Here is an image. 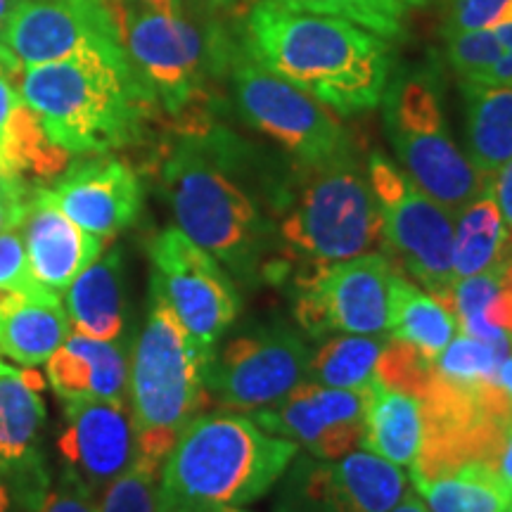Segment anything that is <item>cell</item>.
<instances>
[{
    "instance_id": "1",
    "label": "cell",
    "mask_w": 512,
    "mask_h": 512,
    "mask_svg": "<svg viewBox=\"0 0 512 512\" xmlns=\"http://www.w3.org/2000/svg\"><path fill=\"white\" fill-rule=\"evenodd\" d=\"M245 145L226 131L183 133L162 166V190L176 226L242 283L290 275L278 219L283 200L252 188Z\"/></svg>"
},
{
    "instance_id": "2",
    "label": "cell",
    "mask_w": 512,
    "mask_h": 512,
    "mask_svg": "<svg viewBox=\"0 0 512 512\" xmlns=\"http://www.w3.org/2000/svg\"><path fill=\"white\" fill-rule=\"evenodd\" d=\"M242 48L259 67L344 117L375 110L394 67L392 46L373 31L275 0L249 10Z\"/></svg>"
},
{
    "instance_id": "3",
    "label": "cell",
    "mask_w": 512,
    "mask_h": 512,
    "mask_svg": "<svg viewBox=\"0 0 512 512\" xmlns=\"http://www.w3.org/2000/svg\"><path fill=\"white\" fill-rule=\"evenodd\" d=\"M24 105L67 155H110L138 143L157 100L126 48L81 50L22 72Z\"/></svg>"
},
{
    "instance_id": "4",
    "label": "cell",
    "mask_w": 512,
    "mask_h": 512,
    "mask_svg": "<svg viewBox=\"0 0 512 512\" xmlns=\"http://www.w3.org/2000/svg\"><path fill=\"white\" fill-rule=\"evenodd\" d=\"M299 446L242 413L197 415L159 470L157 512H221L259 501Z\"/></svg>"
},
{
    "instance_id": "5",
    "label": "cell",
    "mask_w": 512,
    "mask_h": 512,
    "mask_svg": "<svg viewBox=\"0 0 512 512\" xmlns=\"http://www.w3.org/2000/svg\"><path fill=\"white\" fill-rule=\"evenodd\" d=\"M209 358L188 335L169 304L150 292V311L128 368V408L136 425L138 458L162 470L164 458L209 394Z\"/></svg>"
},
{
    "instance_id": "6",
    "label": "cell",
    "mask_w": 512,
    "mask_h": 512,
    "mask_svg": "<svg viewBox=\"0 0 512 512\" xmlns=\"http://www.w3.org/2000/svg\"><path fill=\"white\" fill-rule=\"evenodd\" d=\"M382 124L403 174L453 216L491 190L460 150L441 105L439 76L427 67H406L389 76L380 100Z\"/></svg>"
},
{
    "instance_id": "7",
    "label": "cell",
    "mask_w": 512,
    "mask_h": 512,
    "mask_svg": "<svg viewBox=\"0 0 512 512\" xmlns=\"http://www.w3.org/2000/svg\"><path fill=\"white\" fill-rule=\"evenodd\" d=\"M124 48L133 67L171 117L185 119L183 133L202 131L200 107L207 86L233 72L235 46L219 22L126 8Z\"/></svg>"
},
{
    "instance_id": "8",
    "label": "cell",
    "mask_w": 512,
    "mask_h": 512,
    "mask_svg": "<svg viewBox=\"0 0 512 512\" xmlns=\"http://www.w3.org/2000/svg\"><path fill=\"white\" fill-rule=\"evenodd\" d=\"M297 195L287 197L278 235L290 268L354 259L382 247V223L368 171L356 157L313 166Z\"/></svg>"
},
{
    "instance_id": "9",
    "label": "cell",
    "mask_w": 512,
    "mask_h": 512,
    "mask_svg": "<svg viewBox=\"0 0 512 512\" xmlns=\"http://www.w3.org/2000/svg\"><path fill=\"white\" fill-rule=\"evenodd\" d=\"M368 181L382 223V247L441 306L453 309V228L456 216L422 192L382 152L368 157Z\"/></svg>"
},
{
    "instance_id": "10",
    "label": "cell",
    "mask_w": 512,
    "mask_h": 512,
    "mask_svg": "<svg viewBox=\"0 0 512 512\" xmlns=\"http://www.w3.org/2000/svg\"><path fill=\"white\" fill-rule=\"evenodd\" d=\"M230 79L242 119L283 147L302 169L354 155L351 138L337 112L294 83L252 60L235 62Z\"/></svg>"
},
{
    "instance_id": "11",
    "label": "cell",
    "mask_w": 512,
    "mask_h": 512,
    "mask_svg": "<svg viewBox=\"0 0 512 512\" xmlns=\"http://www.w3.org/2000/svg\"><path fill=\"white\" fill-rule=\"evenodd\" d=\"M150 261V290L169 304L211 361L219 339L242 311L240 292L230 273L178 226L164 228L152 238Z\"/></svg>"
},
{
    "instance_id": "12",
    "label": "cell",
    "mask_w": 512,
    "mask_h": 512,
    "mask_svg": "<svg viewBox=\"0 0 512 512\" xmlns=\"http://www.w3.org/2000/svg\"><path fill=\"white\" fill-rule=\"evenodd\" d=\"M392 275V261L375 252L299 268L294 273V316L313 337L330 332L384 335Z\"/></svg>"
},
{
    "instance_id": "13",
    "label": "cell",
    "mask_w": 512,
    "mask_h": 512,
    "mask_svg": "<svg viewBox=\"0 0 512 512\" xmlns=\"http://www.w3.org/2000/svg\"><path fill=\"white\" fill-rule=\"evenodd\" d=\"M124 15L112 0H24L0 31V67L17 76L81 50L124 48Z\"/></svg>"
},
{
    "instance_id": "14",
    "label": "cell",
    "mask_w": 512,
    "mask_h": 512,
    "mask_svg": "<svg viewBox=\"0 0 512 512\" xmlns=\"http://www.w3.org/2000/svg\"><path fill=\"white\" fill-rule=\"evenodd\" d=\"M311 349L292 330L268 328L235 337L211 358L209 399L230 413H254L278 406L309 375Z\"/></svg>"
},
{
    "instance_id": "15",
    "label": "cell",
    "mask_w": 512,
    "mask_h": 512,
    "mask_svg": "<svg viewBox=\"0 0 512 512\" xmlns=\"http://www.w3.org/2000/svg\"><path fill=\"white\" fill-rule=\"evenodd\" d=\"M285 472L275 512H389L408 491L406 472L366 448L335 460L297 453Z\"/></svg>"
},
{
    "instance_id": "16",
    "label": "cell",
    "mask_w": 512,
    "mask_h": 512,
    "mask_svg": "<svg viewBox=\"0 0 512 512\" xmlns=\"http://www.w3.org/2000/svg\"><path fill=\"white\" fill-rule=\"evenodd\" d=\"M368 389H332L304 382L273 408L249 413L266 432L304 446L311 456L335 460L358 451L366 432Z\"/></svg>"
},
{
    "instance_id": "17",
    "label": "cell",
    "mask_w": 512,
    "mask_h": 512,
    "mask_svg": "<svg viewBox=\"0 0 512 512\" xmlns=\"http://www.w3.org/2000/svg\"><path fill=\"white\" fill-rule=\"evenodd\" d=\"M57 451L64 470L98 496L138 458L136 425L128 401H64Z\"/></svg>"
},
{
    "instance_id": "18",
    "label": "cell",
    "mask_w": 512,
    "mask_h": 512,
    "mask_svg": "<svg viewBox=\"0 0 512 512\" xmlns=\"http://www.w3.org/2000/svg\"><path fill=\"white\" fill-rule=\"evenodd\" d=\"M43 195L88 233L114 238L143 209V185L124 159L86 155L69 166Z\"/></svg>"
},
{
    "instance_id": "19",
    "label": "cell",
    "mask_w": 512,
    "mask_h": 512,
    "mask_svg": "<svg viewBox=\"0 0 512 512\" xmlns=\"http://www.w3.org/2000/svg\"><path fill=\"white\" fill-rule=\"evenodd\" d=\"M19 230L36 283L57 297H62L76 275L105 249V240L76 226L43 195V188H34Z\"/></svg>"
},
{
    "instance_id": "20",
    "label": "cell",
    "mask_w": 512,
    "mask_h": 512,
    "mask_svg": "<svg viewBox=\"0 0 512 512\" xmlns=\"http://www.w3.org/2000/svg\"><path fill=\"white\" fill-rule=\"evenodd\" d=\"M46 375L62 401H126L128 358L124 344L72 332L48 358Z\"/></svg>"
},
{
    "instance_id": "21",
    "label": "cell",
    "mask_w": 512,
    "mask_h": 512,
    "mask_svg": "<svg viewBox=\"0 0 512 512\" xmlns=\"http://www.w3.org/2000/svg\"><path fill=\"white\" fill-rule=\"evenodd\" d=\"M43 380L29 368L0 361V470L15 475L48 472L41 456L46 425Z\"/></svg>"
},
{
    "instance_id": "22",
    "label": "cell",
    "mask_w": 512,
    "mask_h": 512,
    "mask_svg": "<svg viewBox=\"0 0 512 512\" xmlns=\"http://www.w3.org/2000/svg\"><path fill=\"white\" fill-rule=\"evenodd\" d=\"M64 309L72 328L95 339H119L126 328V264L124 249L102 254L72 280L64 292Z\"/></svg>"
},
{
    "instance_id": "23",
    "label": "cell",
    "mask_w": 512,
    "mask_h": 512,
    "mask_svg": "<svg viewBox=\"0 0 512 512\" xmlns=\"http://www.w3.org/2000/svg\"><path fill=\"white\" fill-rule=\"evenodd\" d=\"M425 406L418 396L375 382L368 389L363 446L389 463L411 467L425 446Z\"/></svg>"
},
{
    "instance_id": "24",
    "label": "cell",
    "mask_w": 512,
    "mask_h": 512,
    "mask_svg": "<svg viewBox=\"0 0 512 512\" xmlns=\"http://www.w3.org/2000/svg\"><path fill=\"white\" fill-rule=\"evenodd\" d=\"M69 335L72 320L57 294H22L0 311V354L24 368L48 363Z\"/></svg>"
},
{
    "instance_id": "25",
    "label": "cell",
    "mask_w": 512,
    "mask_h": 512,
    "mask_svg": "<svg viewBox=\"0 0 512 512\" xmlns=\"http://www.w3.org/2000/svg\"><path fill=\"white\" fill-rule=\"evenodd\" d=\"M465 100V143L470 162L496 176L512 159V86L460 81Z\"/></svg>"
},
{
    "instance_id": "26",
    "label": "cell",
    "mask_w": 512,
    "mask_h": 512,
    "mask_svg": "<svg viewBox=\"0 0 512 512\" xmlns=\"http://www.w3.org/2000/svg\"><path fill=\"white\" fill-rule=\"evenodd\" d=\"M413 486L427 512H512V489L486 463L413 477Z\"/></svg>"
},
{
    "instance_id": "27",
    "label": "cell",
    "mask_w": 512,
    "mask_h": 512,
    "mask_svg": "<svg viewBox=\"0 0 512 512\" xmlns=\"http://www.w3.org/2000/svg\"><path fill=\"white\" fill-rule=\"evenodd\" d=\"M387 332L392 339L418 349L420 354L437 358L456 337V316L441 306L432 294L420 290L411 280L394 271L389 283Z\"/></svg>"
},
{
    "instance_id": "28",
    "label": "cell",
    "mask_w": 512,
    "mask_h": 512,
    "mask_svg": "<svg viewBox=\"0 0 512 512\" xmlns=\"http://www.w3.org/2000/svg\"><path fill=\"white\" fill-rule=\"evenodd\" d=\"M510 240L494 195L484 192L456 214L453 228V275H479L510 256Z\"/></svg>"
},
{
    "instance_id": "29",
    "label": "cell",
    "mask_w": 512,
    "mask_h": 512,
    "mask_svg": "<svg viewBox=\"0 0 512 512\" xmlns=\"http://www.w3.org/2000/svg\"><path fill=\"white\" fill-rule=\"evenodd\" d=\"M384 335H337L311 354L306 382L332 389H370L387 347Z\"/></svg>"
},
{
    "instance_id": "30",
    "label": "cell",
    "mask_w": 512,
    "mask_h": 512,
    "mask_svg": "<svg viewBox=\"0 0 512 512\" xmlns=\"http://www.w3.org/2000/svg\"><path fill=\"white\" fill-rule=\"evenodd\" d=\"M275 3L292 10L347 19L392 43L408 34L411 17L425 8L427 0H275Z\"/></svg>"
},
{
    "instance_id": "31",
    "label": "cell",
    "mask_w": 512,
    "mask_h": 512,
    "mask_svg": "<svg viewBox=\"0 0 512 512\" xmlns=\"http://www.w3.org/2000/svg\"><path fill=\"white\" fill-rule=\"evenodd\" d=\"M159 467L136 460L102 491L100 512H157Z\"/></svg>"
},
{
    "instance_id": "32",
    "label": "cell",
    "mask_w": 512,
    "mask_h": 512,
    "mask_svg": "<svg viewBox=\"0 0 512 512\" xmlns=\"http://www.w3.org/2000/svg\"><path fill=\"white\" fill-rule=\"evenodd\" d=\"M505 55L503 43L498 41L494 29L465 31V34L446 36V57L458 79L482 72L491 62Z\"/></svg>"
},
{
    "instance_id": "33",
    "label": "cell",
    "mask_w": 512,
    "mask_h": 512,
    "mask_svg": "<svg viewBox=\"0 0 512 512\" xmlns=\"http://www.w3.org/2000/svg\"><path fill=\"white\" fill-rule=\"evenodd\" d=\"M0 292L24 294V297L53 294L36 283L19 228L0 233Z\"/></svg>"
},
{
    "instance_id": "34",
    "label": "cell",
    "mask_w": 512,
    "mask_h": 512,
    "mask_svg": "<svg viewBox=\"0 0 512 512\" xmlns=\"http://www.w3.org/2000/svg\"><path fill=\"white\" fill-rule=\"evenodd\" d=\"M512 22V0H451L444 36Z\"/></svg>"
},
{
    "instance_id": "35",
    "label": "cell",
    "mask_w": 512,
    "mask_h": 512,
    "mask_svg": "<svg viewBox=\"0 0 512 512\" xmlns=\"http://www.w3.org/2000/svg\"><path fill=\"white\" fill-rule=\"evenodd\" d=\"M50 491V475H15L0 470V512H38Z\"/></svg>"
},
{
    "instance_id": "36",
    "label": "cell",
    "mask_w": 512,
    "mask_h": 512,
    "mask_svg": "<svg viewBox=\"0 0 512 512\" xmlns=\"http://www.w3.org/2000/svg\"><path fill=\"white\" fill-rule=\"evenodd\" d=\"M38 512H100V508L95 503L93 491L74 475H69L67 470H62L60 482L48 491Z\"/></svg>"
},
{
    "instance_id": "37",
    "label": "cell",
    "mask_w": 512,
    "mask_h": 512,
    "mask_svg": "<svg viewBox=\"0 0 512 512\" xmlns=\"http://www.w3.org/2000/svg\"><path fill=\"white\" fill-rule=\"evenodd\" d=\"M491 195H494L498 209H501L505 230H508V240L512 247V159L503 166V169L496 171L494 183H491Z\"/></svg>"
},
{
    "instance_id": "38",
    "label": "cell",
    "mask_w": 512,
    "mask_h": 512,
    "mask_svg": "<svg viewBox=\"0 0 512 512\" xmlns=\"http://www.w3.org/2000/svg\"><path fill=\"white\" fill-rule=\"evenodd\" d=\"M460 81L482 83V86H512V53H505L503 57H498L496 62H491L489 67H484L482 72Z\"/></svg>"
},
{
    "instance_id": "39",
    "label": "cell",
    "mask_w": 512,
    "mask_h": 512,
    "mask_svg": "<svg viewBox=\"0 0 512 512\" xmlns=\"http://www.w3.org/2000/svg\"><path fill=\"white\" fill-rule=\"evenodd\" d=\"M10 79L12 76L0 67V150H3V138H5V131H8L12 112H15V107L22 102V95L15 91V86H12Z\"/></svg>"
},
{
    "instance_id": "40",
    "label": "cell",
    "mask_w": 512,
    "mask_h": 512,
    "mask_svg": "<svg viewBox=\"0 0 512 512\" xmlns=\"http://www.w3.org/2000/svg\"><path fill=\"white\" fill-rule=\"evenodd\" d=\"M34 195V188L24 185L22 176L10 174L3 164H0V204H27Z\"/></svg>"
},
{
    "instance_id": "41",
    "label": "cell",
    "mask_w": 512,
    "mask_h": 512,
    "mask_svg": "<svg viewBox=\"0 0 512 512\" xmlns=\"http://www.w3.org/2000/svg\"><path fill=\"white\" fill-rule=\"evenodd\" d=\"M491 467L498 472V477L503 479L505 484L512 489V420L505 425L503 430V437L498 441V448H496V456H494V463Z\"/></svg>"
},
{
    "instance_id": "42",
    "label": "cell",
    "mask_w": 512,
    "mask_h": 512,
    "mask_svg": "<svg viewBox=\"0 0 512 512\" xmlns=\"http://www.w3.org/2000/svg\"><path fill=\"white\" fill-rule=\"evenodd\" d=\"M124 3L126 8L164 12V15H183L185 12L183 0H124Z\"/></svg>"
},
{
    "instance_id": "43",
    "label": "cell",
    "mask_w": 512,
    "mask_h": 512,
    "mask_svg": "<svg viewBox=\"0 0 512 512\" xmlns=\"http://www.w3.org/2000/svg\"><path fill=\"white\" fill-rule=\"evenodd\" d=\"M29 202L27 204H0V233H3V230H12V228L22 226L24 216H27Z\"/></svg>"
},
{
    "instance_id": "44",
    "label": "cell",
    "mask_w": 512,
    "mask_h": 512,
    "mask_svg": "<svg viewBox=\"0 0 512 512\" xmlns=\"http://www.w3.org/2000/svg\"><path fill=\"white\" fill-rule=\"evenodd\" d=\"M496 387L498 392H501L505 406L510 408L512 413V351L508 356H505V361L498 366V373H496Z\"/></svg>"
},
{
    "instance_id": "45",
    "label": "cell",
    "mask_w": 512,
    "mask_h": 512,
    "mask_svg": "<svg viewBox=\"0 0 512 512\" xmlns=\"http://www.w3.org/2000/svg\"><path fill=\"white\" fill-rule=\"evenodd\" d=\"M188 3L202 15H214V12L233 8L235 3H242V0H188Z\"/></svg>"
},
{
    "instance_id": "46",
    "label": "cell",
    "mask_w": 512,
    "mask_h": 512,
    "mask_svg": "<svg viewBox=\"0 0 512 512\" xmlns=\"http://www.w3.org/2000/svg\"><path fill=\"white\" fill-rule=\"evenodd\" d=\"M389 512H427V508H425V503H422V498L415 494V491H413V494H408V491H406V496H403L401 501L396 503Z\"/></svg>"
},
{
    "instance_id": "47",
    "label": "cell",
    "mask_w": 512,
    "mask_h": 512,
    "mask_svg": "<svg viewBox=\"0 0 512 512\" xmlns=\"http://www.w3.org/2000/svg\"><path fill=\"white\" fill-rule=\"evenodd\" d=\"M24 0H0V31L5 29V24L10 22V17L15 15L19 5H22Z\"/></svg>"
},
{
    "instance_id": "48",
    "label": "cell",
    "mask_w": 512,
    "mask_h": 512,
    "mask_svg": "<svg viewBox=\"0 0 512 512\" xmlns=\"http://www.w3.org/2000/svg\"><path fill=\"white\" fill-rule=\"evenodd\" d=\"M112 3H114V5H117V8H121V10H124V12H126V3H124V0H112Z\"/></svg>"
},
{
    "instance_id": "49",
    "label": "cell",
    "mask_w": 512,
    "mask_h": 512,
    "mask_svg": "<svg viewBox=\"0 0 512 512\" xmlns=\"http://www.w3.org/2000/svg\"><path fill=\"white\" fill-rule=\"evenodd\" d=\"M221 512H245V510H240V508H233V510H221Z\"/></svg>"
}]
</instances>
